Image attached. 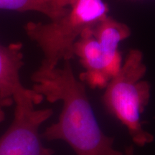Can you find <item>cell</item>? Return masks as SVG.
<instances>
[{"instance_id":"obj_3","label":"cell","mask_w":155,"mask_h":155,"mask_svg":"<svg viewBox=\"0 0 155 155\" xmlns=\"http://www.w3.org/2000/svg\"><path fill=\"white\" fill-rule=\"evenodd\" d=\"M104 0H73L63 16L50 22L27 23L25 32L43 53L38 70L50 71L74 58L73 46L82 32L108 15Z\"/></svg>"},{"instance_id":"obj_2","label":"cell","mask_w":155,"mask_h":155,"mask_svg":"<svg viewBox=\"0 0 155 155\" xmlns=\"http://www.w3.org/2000/svg\"><path fill=\"white\" fill-rule=\"evenodd\" d=\"M141 50H129L115 76L108 82L103 96L107 111L127 128L134 143L143 147L154 141V136L144 130L141 114L148 105L151 86L143 80L147 72Z\"/></svg>"},{"instance_id":"obj_8","label":"cell","mask_w":155,"mask_h":155,"mask_svg":"<svg viewBox=\"0 0 155 155\" xmlns=\"http://www.w3.org/2000/svg\"><path fill=\"white\" fill-rule=\"evenodd\" d=\"M14 104V101L11 96L0 93V123L5 119V108L9 107Z\"/></svg>"},{"instance_id":"obj_9","label":"cell","mask_w":155,"mask_h":155,"mask_svg":"<svg viewBox=\"0 0 155 155\" xmlns=\"http://www.w3.org/2000/svg\"><path fill=\"white\" fill-rule=\"evenodd\" d=\"M125 155H134V150L133 146H129L127 147L126 149L125 152H124Z\"/></svg>"},{"instance_id":"obj_5","label":"cell","mask_w":155,"mask_h":155,"mask_svg":"<svg viewBox=\"0 0 155 155\" xmlns=\"http://www.w3.org/2000/svg\"><path fill=\"white\" fill-rule=\"evenodd\" d=\"M14 119L0 137V155H53L42 144L39 129L53 116L51 108L35 109L32 99L17 101Z\"/></svg>"},{"instance_id":"obj_7","label":"cell","mask_w":155,"mask_h":155,"mask_svg":"<svg viewBox=\"0 0 155 155\" xmlns=\"http://www.w3.org/2000/svg\"><path fill=\"white\" fill-rule=\"evenodd\" d=\"M73 0H0V9L38 12L54 21L63 16Z\"/></svg>"},{"instance_id":"obj_6","label":"cell","mask_w":155,"mask_h":155,"mask_svg":"<svg viewBox=\"0 0 155 155\" xmlns=\"http://www.w3.org/2000/svg\"><path fill=\"white\" fill-rule=\"evenodd\" d=\"M22 44L12 42L5 45L0 42V93L11 96L13 101L32 99L40 104L44 98L32 89L25 88L19 72L24 65Z\"/></svg>"},{"instance_id":"obj_1","label":"cell","mask_w":155,"mask_h":155,"mask_svg":"<svg viewBox=\"0 0 155 155\" xmlns=\"http://www.w3.org/2000/svg\"><path fill=\"white\" fill-rule=\"evenodd\" d=\"M31 79L32 90L48 101L63 103L58 121L46 128L41 137L64 141L76 155H125L114 148L113 137L101 129L85 84L75 77L71 61L50 71L37 70Z\"/></svg>"},{"instance_id":"obj_4","label":"cell","mask_w":155,"mask_h":155,"mask_svg":"<svg viewBox=\"0 0 155 155\" xmlns=\"http://www.w3.org/2000/svg\"><path fill=\"white\" fill-rule=\"evenodd\" d=\"M130 35L127 25L108 15L83 31L73 46L74 57L84 69L79 80L91 88H105L123 63L120 42Z\"/></svg>"}]
</instances>
